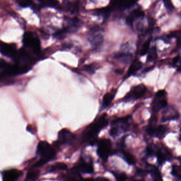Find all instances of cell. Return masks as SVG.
Segmentation results:
<instances>
[{"label": "cell", "instance_id": "obj_1", "mask_svg": "<svg viewBox=\"0 0 181 181\" xmlns=\"http://www.w3.org/2000/svg\"><path fill=\"white\" fill-rule=\"evenodd\" d=\"M107 115L104 114L94 121L91 125L88 126L82 134V139L84 141L89 140L97 136L102 129L107 126L108 121L106 118Z\"/></svg>", "mask_w": 181, "mask_h": 181}, {"label": "cell", "instance_id": "obj_2", "mask_svg": "<svg viewBox=\"0 0 181 181\" xmlns=\"http://www.w3.org/2000/svg\"><path fill=\"white\" fill-rule=\"evenodd\" d=\"M37 153L41 157V159L36 164L35 167H39L44 165L54 158L56 155L55 151L53 147L45 141H42L39 143L37 148Z\"/></svg>", "mask_w": 181, "mask_h": 181}, {"label": "cell", "instance_id": "obj_3", "mask_svg": "<svg viewBox=\"0 0 181 181\" xmlns=\"http://www.w3.org/2000/svg\"><path fill=\"white\" fill-rule=\"evenodd\" d=\"M29 70L28 66L13 65L4 61H0V79L25 73Z\"/></svg>", "mask_w": 181, "mask_h": 181}, {"label": "cell", "instance_id": "obj_4", "mask_svg": "<svg viewBox=\"0 0 181 181\" xmlns=\"http://www.w3.org/2000/svg\"><path fill=\"white\" fill-rule=\"evenodd\" d=\"M129 119V117H125L113 121L110 131V136L112 137H115L120 135L121 133L125 132L128 130L130 127V124L128 123Z\"/></svg>", "mask_w": 181, "mask_h": 181}, {"label": "cell", "instance_id": "obj_5", "mask_svg": "<svg viewBox=\"0 0 181 181\" xmlns=\"http://www.w3.org/2000/svg\"><path fill=\"white\" fill-rule=\"evenodd\" d=\"M23 44L24 46L31 49L36 54H38L41 50V43L39 38L35 33L27 31L23 36Z\"/></svg>", "mask_w": 181, "mask_h": 181}, {"label": "cell", "instance_id": "obj_6", "mask_svg": "<svg viewBox=\"0 0 181 181\" xmlns=\"http://www.w3.org/2000/svg\"><path fill=\"white\" fill-rule=\"evenodd\" d=\"M97 150L98 156L104 161H107L108 157L111 154V141L108 139L103 138L98 141Z\"/></svg>", "mask_w": 181, "mask_h": 181}, {"label": "cell", "instance_id": "obj_7", "mask_svg": "<svg viewBox=\"0 0 181 181\" xmlns=\"http://www.w3.org/2000/svg\"><path fill=\"white\" fill-rule=\"evenodd\" d=\"M147 88L144 85L140 84L133 88L124 97V100L126 102L136 100L145 95Z\"/></svg>", "mask_w": 181, "mask_h": 181}, {"label": "cell", "instance_id": "obj_8", "mask_svg": "<svg viewBox=\"0 0 181 181\" xmlns=\"http://www.w3.org/2000/svg\"><path fill=\"white\" fill-rule=\"evenodd\" d=\"M100 29L98 27H94L90 31L88 40L94 49H98L101 47L103 42V36L100 33Z\"/></svg>", "mask_w": 181, "mask_h": 181}, {"label": "cell", "instance_id": "obj_9", "mask_svg": "<svg viewBox=\"0 0 181 181\" xmlns=\"http://www.w3.org/2000/svg\"><path fill=\"white\" fill-rule=\"evenodd\" d=\"M0 53L6 57L16 59L18 51L16 50V46L13 44H8L0 42Z\"/></svg>", "mask_w": 181, "mask_h": 181}, {"label": "cell", "instance_id": "obj_10", "mask_svg": "<svg viewBox=\"0 0 181 181\" xmlns=\"http://www.w3.org/2000/svg\"><path fill=\"white\" fill-rule=\"evenodd\" d=\"M75 139V136L67 129H62L58 134V141L62 145L69 144Z\"/></svg>", "mask_w": 181, "mask_h": 181}, {"label": "cell", "instance_id": "obj_11", "mask_svg": "<svg viewBox=\"0 0 181 181\" xmlns=\"http://www.w3.org/2000/svg\"><path fill=\"white\" fill-rule=\"evenodd\" d=\"M139 0H111L113 6L118 9L124 10L130 8L136 4Z\"/></svg>", "mask_w": 181, "mask_h": 181}, {"label": "cell", "instance_id": "obj_12", "mask_svg": "<svg viewBox=\"0 0 181 181\" xmlns=\"http://www.w3.org/2000/svg\"><path fill=\"white\" fill-rule=\"evenodd\" d=\"M78 168L80 172H81L84 174H91L94 173V166L92 162V161L87 162L83 158L80 159Z\"/></svg>", "mask_w": 181, "mask_h": 181}, {"label": "cell", "instance_id": "obj_13", "mask_svg": "<svg viewBox=\"0 0 181 181\" xmlns=\"http://www.w3.org/2000/svg\"><path fill=\"white\" fill-rule=\"evenodd\" d=\"M155 154L156 155L157 161L159 165H163V163L165 161L168 160V159H170L172 157L171 153L167 149L165 148L159 149Z\"/></svg>", "mask_w": 181, "mask_h": 181}, {"label": "cell", "instance_id": "obj_14", "mask_svg": "<svg viewBox=\"0 0 181 181\" xmlns=\"http://www.w3.org/2000/svg\"><path fill=\"white\" fill-rule=\"evenodd\" d=\"M144 16L145 13L143 10L139 9H136L131 12L128 16H127L126 19V23L129 25L132 26L135 21L138 19L143 18Z\"/></svg>", "mask_w": 181, "mask_h": 181}, {"label": "cell", "instance_id": "obj_15", "mask_svg": "<svg viewBox=\"0 0 181 181\" xmlns=\"http://www.w3.org/2000/svg\"><path fill=\"white\" fill-rule=\"evenodd\" d=\"M162 122H166L168 121L174 120L178 118L179 114L176 110L172 107H168L163 112Z\"/></svg>", "mask_w": 181, "mask_h": 181}, {"label": "cell", "instance_id": "obj_16", "mask_svg": "<svg viewBox=\"0 0 181 181\" xmlns=\"http://www.w3.org/2000/svg\"><path fill=\"white\" fill-rule=\"evenodd\" d=\"M21 175V172L17 169H12L4 171L2 174L4 181H13L18 179Z\"/></svg>", "mask_w": 181, "mask_h": 181}, {"label": "cell", "instance_id": "obj_17", "mask_svg": "<svg viewBox=\"0 0 181 181\" xmlns=\"http://www.w3.org/2000/svg\"><path fill=\"white\" fill-rule=\"evenodd\" d=\"M167 100L166 97H156L152 103V109L153 111L158 112L167 106Z\"/></svg>", "mask_w": 181, "mask_h": 181}, {"label": "cell", "instance_id": "obj_18", "mask_svg": "<svg viewBox=\"0 0 181 181\" xmlns=\"http://www.w3.org/2000/svg\"><path fill=\"white\" fill-rule=\"evenodd\" d=\"M143 67V63L139 60H136L131 65L128 71L127 72L126 75L124 77V80H125L131 77V75H134L136 72L138 71L139 70Z\"/></svg>", "mask_w": 181, "mask_h": 181}, {"label": "cell", "instance_id": "obj_19", "mask_svg": "<svg viewBox=\"0 0 181 181\" xmlns=\"http://www.w3.org/2000/svg\"><path fill=\"white\" fill-rule=\"evenodd\" d=\"M133 56L131 53L125 52H120L116 53L114 56V59L118 60L120 62L125 64L129 63V62L132 59Z\"/></svg>", "mask_w": 181, "mask_h": 181}, {"label": "cell", "instance_id": "obj_20", "mask_svg": "<svg viewBox=\"0 0 181 181\" xmlns=\"http://www.w3.org/2000/svg\"><path fill=\"white\" fill-rule=\"evenodd\" d=\"M67 28L70 31H77L81 26V22L77 18L67 19Z\"/></svg>", "mask_w": 181, "mask_h": 181}, {"label": "cell", "instance_id": "obj_21", "mask_svg": "<svg viewBox=\"0 0 181 181\" xmlns=\"http://www.w3.org/2000/svg\"><path fill=\"white\" fill-rule=\"evenodd\" d=\"M116 93V89H113L112 92L106 93L103 99V107L105 108L108 107L114 99Z\"/></svg>", "mask_w": 181, "mask_h": 181}, {"label": "cell", "instance_id": "obj_22", "mask_svg": "<svg viewBox=\"0 0 181 181\" xmlns=\"http://www.w3.org/2000/svg\"><path fill=\"white\" fill-rule=\"evenodd\" d=\"M111 11L112 9L110 6H106L102 8L96 9L94 11H95L94 13H95V14L97 16H102L103 17V18L105 20H106L107 19H108L110 16Z\"/></svg>", "mask_w": 181, "mask_h": 181}, {"label": "cell", "instance_id": "obj_23", "mask_svg": "<svg viewBox=\"0 0 181 181\" xmlns=\"http://www.w3.org/2000/svg\"><path fill=\"white\" fill-rule=\"evenodd\" d=\"M149 172L150 174L151 177L155 181H160L162 180V176L161 175L160 171L157 167L154 165H149Z\"/></svg>", "mask_w": 181, "mask_h": 181}, {"label": "cell", "instance_id": "obj_24", "mask_svg": "<svg viewBox=\"0 0 181 181\" xmlns=\"http://www.w3.org/2000/svg\"><path fill=\"white\" fill-rule=\"evenodd\" d=\"M167 131L168 128L165 125H159L155 128L154 136L159 139H162L165 136Z\"/></svg>", "mask_w": 181, "mask_h": 181}, {"label": "cell", "instance_id": "obj_25", "mask_svg": "<svg viewBox=\"0 0 181 181\" xmlns=\"http://www.w3.org/2000/svg\"><path fill=\"white\" fill-rule=\"evenodd\" d=\"M67 177L69 180H80L82 179L80 172L78 167H74L70 169L67 174Z\"/></svg>", "mask_w": 181, "mask_h": 181}, {"label": "cell", "instance_id": "obj_26", "mask_svg": "<svg viewBox=\"0 0 181 181\" xmlns=\"http://www.w3.org/2000/svg\"><path fill=\"white\" fill-rule=\"evenodd\" d=\"M121 154H122V158L124 159L126 163L129 165H134L136 163V160L135 157L130 153L125 151H122Z\"/></svg>", "mask_w": 181, "mask_h": 181}, {"label": "cell", "instance_id": "obj_27", "mask_svg": "<svg viewBox=\"0 0 181 181\" xmlns=\"http://www.w3.org/2000/svg\"><path fill=\"white\" fill-rule=\"evenodd\" d=\"M98 68V65L96 63H92L88 65H85L84 66L82 70L84 71L86 73L89 74L90 75L93 74L95 73L96 70Z\"/></svg>", "mask_w": 181, "mask_h": 181}, {"label": "cell", "instance_id": "obj_28", "mask_svg": "<svg viewBox=\"0 0 181 181\" xmlns=\"http://www.w3.org/2000/svg\"><path fill=\"white\" fill-rule=\"evenodd\" d=\"M41 4L44 6L57 8L59 6V2L57 0H38Z\"/></svg>", "mask_w": 181, "mask_h": 181}, {"label": "cell", "instance_id": "obj_29", "mask_svg": "<svg viewBox=\"0 0 181 181\" xmlns=\"http://www.w3.org/2000/svg\"><path fill=\"white\" fill-rule=\"evenodd\" d=\"M67 165L64 163H56L54 165H52L50 168L51 172H54L60 171H64L67 169Z\"/></svg>", "mask_w": 181, "mask_h": 181}, {"label": "cell", "instance_id": "obj_30", "mask_svg": "<svg viewBox=\"0 0 181 181\" xmlns=\"http://www.w3.org/2000/svg\"><path fill=\"white\" fill-rule=\"evenodd\" d=\"M67 10L71 14H75L79 11V4L78 2L68 3L67 5Z\"/></svg>", "mask_w": 181, "mask_h": 181}, {"label": "cell", "instance_id": "obj_31", "mask_svg": "<svg viewBox=\"0 0 181 181\" xmlns=\"http://www.w3.org/2000/svg\"><path fill=\"white\" fill-rule=\"evenodd\" d=\"M157 49L156 46H154L151 49L150 52L149 53L147 59V62H153L157 59Z\"/></svg>", "mask_w": 181, "mask_h": 181}, {"label": "cell", "instance_id": "obj_32", "mask_svg": "<svg viewBox=\"0 0 181 181\" xmlns=\"http://www.w3.org/2000/svg\"><path fill=\"white\" fill-rule=\"evenodd\" d=\"M151 40V38H150L148 39H147L145 42V43L143 44L142 49L141 50V56H144V55H146L147 54L148 52L149 47H150V45Z\"/></svg>", "mask_w": 181, "mask_h": 181}, {"label": "cell", "instance_id": "obj_33", "mask_svg": "<svg viewBox=\"0 0 181 181\" xmlns=\"http://www.w3.org/2000/svg\"><path fill=\"white\" fill-rule=\"evenodd\" d=\"M171 174L174 177H177V178H179V179H181V167L179 166H177V165H173V166H172V168Z\"/></svg>", "mask_w": 181, "mask_h": 181}, {"label": "cell", "instance_id": "obj_34", "mask_svg": "<svg viewBox=\"0 0 181 181\" xmlns=\"http://www.w3.org/2000/svg\"><path fill=\"white\" fill-rule=\"evenodd\" d=\"M19 5L23 8L34 6V3L32 0H16Z\"/></svg>", "mask_w": 181, "mask_h": 181}, {"label": "cell", "instance_id": "obj_35", "mask_svg": "<svg viewBox=\"0 0 181 181\" xmlns=\"http://www.w3.org/2000/svg\"><path fill=\"white\" fill-rule=\"evenodd\" d=\"M69 32V31H68V29L67 28H65L63 29L61 31H58L56 33H55L54 35V36L56 38L61 39L63 38L65 36V35H67V34Z\"/></svg>", "mask_w": 181, "mask_h": 181}, {"label": "cell", "instance_id": "obj_36", "mask_svg": "<svg viewBox=\"0 0 181 181\" xmlns=\"http://www.w3.org/2000/svg\"><path fill=\"white\" fill-rule=\"evenodd\" d=\"M38 177V172L37 171H31L27 175V180H35Z\"/></svg>", "mask_w": 181, "mask_h": 181}, {"label": "cell", "instance_id": "obj_37", "mask_svg": "<svg viewBox=\"0 0 181 181\" xmlns=\"http://www.w3.org/2000/svg\"><path fill=\"white\" fill-rule=\"evenodd\" d=\"M163 1L165 8L169 11H173L174 7L171 0H163Z\"/></svg>", "mask_w": 181, "mask_h": 181}, {"label": "cell", "instance_id": "obj_38", "mask_svg": "<svg viewBox=\"0 0 181 181\" xmlns=\"http://www.w3.org/2000/svg\"><path fill=\"white\" fill-rule=\"evenodd\" d=\"M115 177L117 180L119 181H124L126 179V175L124 173H113Z\"/></svg>", "mask_w": 181, "mask_h": 181}, {"label": "cell", "instance_id": "obj_39", "mask_svg": "<svg viewBox=\"0 0 181 181\" xmlns=\"http://www.w3.org/2000/svg\"><path fill=\"white\" fill-rule=\"evenodd\" d=\"M155 130V127L153 126V124H151L147 127L146 132L149 136H154Z\"/></svg>", "mask_w": 181, "mask_h": 181}, {"label": "cell", "instance_id": "obj_40", "mask_svg": "<svg viewBox=\"0 0 181 181\" xmlns=\"http://www.w3.org/2000/svg\"><path fill=\"white\" fill-rule=\"evenodd\" d=\"M167 95V92L164 90H161L157 92L155 95L156 97H166Z\"/></svg>", "mask_w": 181, "mask_h": 181}, {"label": "cell", "instance_id": "obj_41", "mask_svg": "<svg viewBox=\"0 0 181 181\" xmlns=\"http://www.w3.org/2000/svg\"><path fill=\"white\" fill-rule=\"evenodd\" d=\"M146 153L147 155L149 157L153 156L154 155H155V151L153 150L151 147L148 146L147 148Z\"/></svg>", "mask_w": 181, "mask_h": 181}, {"label": "cell", "instance_id": "obj_42", "mask_svg": "<svg viewBox=\"0 0 181 181\" xmlns=\"http://www.w3.org/2000/svg\"><path fill=\"white\" fill-rule=\"evenodd\" d=\"M136 30L139 32H143L144 30L143 24L141 23H138L136 25Z\"/></svg>", "mask_w": 181, "mask_h": 181}, {"label": "cell", "instance_id": "obj_43", "mask_svg": "<svg viewBox=\"0 0 181 181\" xmlns=\"http://www.w3.org/2000/svg\"><path fill=\"white\" fill-rule=\"evenodd\" d=\"M147 173V172L145 171V170H143L141 169H138L136 171V173L139 175V176H145L146 173Z\"/></svg>", "mask_w": 181, "mask_h": 181}, {"label": "cell", "instance_id": "obj_44", "mask_svg": "<svg viewBox=\"0 0 181 181\" xmlns=\"http://www.w3.org/2000/svg\"><path fill=\"white\" fill-rule=\"evenodd\" d=\"M179 59H180V56L179 55H177L176 57H174L173 60V65L174 66L176 65L177 63L179 62Z\"/></svg>", "mask_w": 181, "mask_h": 181}, {"label": "cell", "instance_id": "obj_45", "mask_svg": "<svg viewBox=\"0 0 181 181\" xmlns=\"http://www.w3.org/2000/svg\"><path fill=\"white\" fill-rule=\"evenodd\" d=\"M154 67H148V68H146V69L145 70V72H147L149 71H150L151 70L153 69V68Z\"/></svg>", "mask_w": 181, "mask_h": 181}, {"label": "cell", "instance_id": "obj_46", "mask_svg": "<svg viewBox=\"0 0 181 181\" xmlns=\"http://www.w3.org/2000/svg\"><path fill=\"white\" fill-rule=\"evenodd\" d=\"M96 179H98V180H108L107 179L105 178H101V177H98Z\"/></svg>", "mask_w": 181, "mask_h": 181}]
</instances>
